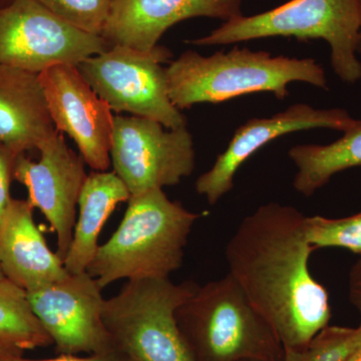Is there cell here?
I'll return each instance as SVG.
<instances>
[{"label": "cell", "mask_w": 361, "mask_h": 361, "mask_svg": "<svg viewBox=\"0 0 361 361\" xmlns=\"http://www.w3.org/2000/svg\"><path fill=\"white\" fill-rule=\"evenodd\" d=\"M348 361H361V342L358 348L355 349V353L348 358Z\"/></svg>", "instance_id": "26"}, {"label": "cell", "mask_w": 361, "mask_h": 361, "mask_svg": "<svg viewBox=\"0 0 361 361\" xmlns=\"http://www.w3.org/2000/svg\"><path fill=\"white\" fill-rule=\"evenodd\" d=\"M305 230L313 250L336 247L361 255V212L337 219L306 217Z\"/></svg>", "instance_id": "21"}, {"label": "cell", "mask_w": 361, "mask_h": 361, "mask_svg": "<svg viewBox=\"0 0 361 361\" xmlns=\"http://www.w3.org/2000/svg\"><path fill=\"white\" fill-rule=\"evenodd\" d=\"M192 280H129L104 299L103 320L114 346L132 361H193L180 336L176 311L193 296Z\"/></svg>", "instance_id": "6"}, {"label": "cell", "mask_w": 361, "mask_h": 361, "mask_svg": "<svg viewBox=\"0 0 361 361\" xmlns=\"http://www.w3.org/2000/svg\"><path fill=\"white\" fill-rule=\"evenodd\" d=\"M306 216L269 203L240 223L226 246L229 274L284 348L300 350L331 318L326 289L312 276Z\"/></svg>", "instance_id": "1"}, {"label": "cell", "mask_w": 361, "mask_h": 361, "mask_svg": "<svg viewBox=\"0 0 361 361\" xmlns=\"http://www.w3.org/2000/svg\"><path fill=\"white\" fill-rule=\"evenodd\" d=\"M242 361H257V360H242Z\"/></svg>", "instance_id": "30"}, {"label": "cell", "mask_w": 361, "mask_h": 361, "mask_svg": "<svg viewBox=\"0 0 361 361\" xmlns=\"http://www.w3.org/2000/svg\"><path fill=\"white\" fill-rule=\"evenodd\" d=\"M102 290L96 278L85 271L27 292L33 312L51 337L58 355L116 349L103 320Z\"/></svg>", "instance_id": "10"}, {"label": "cell", "mask_w": 361, "mask_h": 361, "mask_svg": "<svg viewBox=\"0 0 361 361\" xmlns=\"http://www.w3.org/2000/svg\"><path fill=\"white\" fill-rule=\"evenodd\" d=\"M39 160L20 154L13 179L25 185L33 208L39 209L58 239L59 257L65 261L73 240L80 192L87 175L82 156L68 148L59 132L39 145Z\"/></svg>", "instance_id": "11"}, {"label": "cell", "mask_w": 361, "mask_h": 361, "mask_svg": "<svg viewBox=\"0 0 361 361\" xmlns=\"http://www.w3.org/2000/svg\"><path fill=\"white\" fill-rule=\"evenodd\" d=\"M243 0H111L101 37L111 47L151 51L171 26L194 18L229 21L242 14Z\"/></svg>", "instance_id": "14"}, {"label": "cell", "mask_w": 361, "mask_h": 361, "mask_svg": "<svg viewBox=\"0 0 361 361\" xmlns=\"http://www.w3.org/2000/svg\"><path fill=\"white\" fill-rule=\"evenodd\" d=\"M110 156L130 196L180 184L194 172L196 158L187 126L167 129L135 116L114 118Z\"/></svg>", "instance_id": "8"}, {"label": "cell", "mask_w": 361, "mask_h": 361, "mask_svg": "<svg viewBox=\"0 0 361 361\" xmlns=\"http://www.w3.org/2000/svg\"><path fill=\"white\" fill-rule=\"evenodd\" d=\"M176 320L193 361L284 360L283 344L229 273L199 286Z\"/></svg>", "instance_id": "4"}, {"label": "cell", "mask_w": 361, "mask_h": 361, "mask_svg": "<svg viewBox=\"0 0 361 361\" xmlns=\"http://www.w3.org/2000/svg\"><path fill=\"white\" fill-rule=\"evenodd\" d=\"M0 361H132L127 355H123L121 351L114 349V350L106 351V353H97V355H90L87 356L80 355H59L51 360H26L25 357L13 358V360H6Z\"/></svg>", "instance_id": "24"}, {"label": "cell", "mask_w": 361, "mask_h": 361, "mask_svg": "<svg viewBox=\"0 0 361 361\" xmlns=\"http://www.w3.org/2000/svg\"><path fill=\"white\" fill-rule=\"evenodd\" d=\"M169 97L179 110L197 104H220L254 92L288 96V85L305 82L327 90L324 68L313 59L272 56L235 47L204 56L187 51L166 68Z\"/></svg>", "instance_id": "3"}, {"label": "cell", "mask_w": 361, "mask_h": 361, "mask_svg": "<svg viewBox=\"0 0 361 361\" xmlns=\"http://www.w3.org/2000/svg\"><path fill=\"white\" fill-rule=\"evenodd\" d=\"M130 193L115 172L96 171L87 176L78 206L73 240L63 261L70 274L85 272L99 249V236L116 206L130 200Z\"/></svg>", "instance_id": "17"}, {"label": "cell", "mask_w": 361, "mask_h": 361, "mask_svg": "<svg viewBox=\"0 0 361 361\" xmlns=\"http://www.w3.org/2000/svg\"><path fill=\"white\" fill-rule=\"evenodd\" d=\"M355 122L348 111L319 110L307 104H293L271 118H251L236 130L213 167L197 179V193L205 197L210 205H215L234 188L239 168L273 140L304 130L331 129L343 133Z\"/></svg>", "instance_id": "13"}, {"label": "cell", "mask_w": 361, "mask_h": 361, "mask_svg": "<svg viewBox=\"0 0 361 361\" xmlns=\"http://www.w3.org/2000/svg\"><path fill=\"white\" fill-rule=\"evenodd\" d=\"M27 200L13 199L0 220V268L4 276L26 292L63 279L70 273L47 246Z\"/></svg>", "instance_id": "15"}, {"label": "cell", "mask_w": 361, "mask_h": 361, "mask_svg": "<svg viewBox=\"0 0 361 361\" xmlns=\"http://www.w3.org/2000/svg\"><path fill=\"white\" fill-rule=\"evenodd\" d=\"M54 128L77 144L92 170L111 166L114 118L110 106L87 84L77 66L56 65L39 73Z\"/></svg>", "instance_id": "12"}, {"label": "cell", "mask_w": 361, "mask_h": 361, "mask_svg": "<svg viewBox=\"0 0 361 361\" xmlns=\"http://www.w3.org/2000/svg\"><path fill=\"white\" fill-rule=\"evenodd\" d=\"M54 345L33 312L25 289L0 279V360L23 357L28 350Z\"/></svg>", "instance_id": "19"}, {"label": "cell", "mask_w": 361, "mask_h": 361, "mask_svg": "<svg viewBox=\"0 0 361 361\" xmlns=\"http://www.w3.org/2000/svg\"><path fill=\"white\" fill-rule=\"evenodd\" d=\"M20 155L6 145L0 144V220L13 200L11 184L13 180L16 159Z\"/></svg>", "instance_id": "23"}, {"label": "cell", "mask_w": 361, "mask_h": 361, "mask_svg": "<svg viewBox=\"0 0 361 361\" xmlns=\"http://www.w3.org/2000/svg\"><path fill=\"white\" fill-rule=\"evenodd\" d=\"M202 216L171 201L163 189L130 196L122 222L99 246L87 272L103 289L121 279L169 278L182 267L188 239Z\"/></svg>", "instance_id": "2"}, {"label": "cell", "mask_w": 361, "mask_h": 361, "mask_svg": "<svg viewBox=\"0 0 361 361\" xmlns=\"http://www.w3.org/2000/svg\"><path fill=\"white\" fill-rule=\"evenodd\" d=\"M360 27L361 0H290L265 13L226 21L210 35L187 42L207 47L274 37L324 39L334 73L355 84L361 80L356 51Z\"/></svg>", "instance_id": "5"}, {"label": "cell", "mask_w": 361, "mask_h": 361, "mask_svg": "<svg viewBox=\"0 0 361 361\" xmlns=\"http://www.w3.org/2000/svg\"><path fill=\"white\" fill-rule=\"evenodd\" d=\"M109 49L103 37L68 25L37 0L0 6V66L39 75L56 65L78 66Z\"/></svg>", "instance_id": "9"}, {"label": "cell", "mask_w": 361, "mask_h": 361, "mask_svg": "<svg viewBox=\"0 0 361 361\" xmlns=\"http://www.w3.org/2000/svg\"><path fill=\"white\" fill-rule=\"evenodd\" d=\"M360 342L361 322L355 329L329 324L300 350L284 348L283 361H348Z\"/></svg>", "instance_id": "20"}, {"label": "cell", "mask_w": 361, "mask_h": 361, "mask_svg": "<svg viewBox=\"0 0 361 361\" xmlns=\"http://www.w3.org/2000/svg\"><path fill=\"white\" fill-rule=\"evenodd\" d=\"M348 296L349 301L361 315V255L349 272Z\"/></svg>", "instance_id": "25"}, {"label": "cell", "mask_w": 361, "mask_h": 361, "mask_svg": "<svg viewBox=\"0 0 361 361\" xmlns=\"http://www.w3.org/2000/svg\"><path fill=\"white\" fill-rule=\"evenodd\" d=\"M2 278H4V273H2L1 268H0V279H2Z\"/></svg>", "instance_id": "29"}, {"label": "cell", "mask_w": 361, "mask_h": 361, "mask_svg": "<svg viewBox=\"0 0 361 361\" xmlns=\"http://www.w3.org/2000/svg\"><path fill=\"white\" fill-rule=\"evenodd\" d=\"M47 11L77 30L99 35L110 16L111 0H37Z\"/></svg>", "instance_id": "22"}, {"label": "cell", "mask_w": 361, "mask_h": 361, "mask_svg": "<svg viewBox=\"0 0 361 361\" xmlns=\"http://www.w3.org/2000/svg\"><path fill=\"white\" fill-rule=\"evenodd\" d=\"M356 51H357V54H360L361 56V27L360 35H358L357 49H356Z\"/></svg>", "instance_id": "27"}, {"label": "cell", "mask_w": 361, "mask_h": 361, "mask_svg": "<svg viewBox=\"0 0 361 361\" xmlns=\"http://www.w3.org/2000/svg\"><path fill=\"white\" fill-rule=\"evenodd\" d=\"M56 132L39 75L0 66V144L25 154Z\"/></svg>", "instance_id": "16"}, {"label": "cell", "mask_w": 361, "mask_h": 361, "mask_svg": "<svg viewBox=\"0 0 361 361\" xmlns=\"http://www.w3.org/2000/svg\"><path fill=\"white\" fill-rule=\"evenodd\" d=\"M13 1V0H0V6H7V4H9Z\"/></svg>", "instance_id": "28"}, {"label": "cell", "mask_w": 361, "mask_h": 361, "mask_svg": "<svg viewBox=\"0 0 361 361\" xmlns=\"http://www.w3.org/2000/svg\"><path fill=\"white\" fill-rule=\"evenodd\" d=\"M289 158L296 166L293 187L299 194L312 196L337 173L361 167V120L329 145H297L289 149Z\"/></svg>", "instance_id": "18"}, {"label": "cell", "mask_w": 361, "mask_h": 361, "mask_svg": "<svg viewBox=\"0 0 361 361\" xmlns=\"http://www.w3.org/2000/svg\"><path fill=\"white\" fill-rule=\"evenodd\" d=\"M171 58L170 49L161 45L151 51L114 45L77 66L111 111L151 118L167 129H176L187 126V118L169 97L161 63Z\"/></svg>", "instance_id": "7"}]
</instances>
